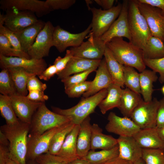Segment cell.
<instances>
[{
	"mask_svg": "<svg viewBox=\"0 0 164 164\" xmlns=\"http://www.w3.org/2000/svg\"><path fill=\"white\" fill-rule=\"evenodd\" d=\"M5 135L9 142V158L18 164H27V143L30 125L20 121L14 125L5 124L0 130Z\"/></svg>",
	"mask_w": 164,
	"mask_h": 164,
	"instance_id": "6da1fadb",
	"label": "cell"
},
{
	"mask_svg": "<svg viewBox=\"0 0 164 164\" xmlns=\"http://www.w3.org/2000/svg\"><path fill=\"white\" fill-rule=\"evenodd\" d=\"M116 60L122 65L134 68L140 73L145 69L142 50L122 37H115L106 43Z\"/></svg>",
	"mask_w": 164,
	"mask_h": 164,
	"instance_id": "7a4b0ae2",
	"label": "cell"
},
{
	"mask_svg": "<svg viewBox=\"0 0 164 164\" xmlns=\"http://www.w3.org/2000/svg\"><path fill=\"white\" fill-rule=\"evenodd\" d=\"M107 88L103 89L96 94L82 99L76 105L69 108L62 109L52 107L53 112L67 117L75 125H80L91 114L106 97Z\"/></svg>",
	"mask_w": 164,
	"mask_h": 164,
	"instance_id": "3957f363",
	"label": "cell"
},
{
	"mask_svg": "<svg viewBox=\"0 0 164 164\" xmlns=\"http://www.w3.org/2000/svg\"><path fill=\"white\" fill-rule=\"evenodd\" d=\"M128 21L131 36L129 42L142 50L152 35L136 0H128Z\"/></svg>",
	"mask_w": 164,
	"mask_h": 164,
	"instance_id": "277c9868",
	"label": "cell"
},
{
	"mask_svg": "<svg viewBox=\"0 0 164 164\" xmlns=\"http://www.w3.org/2000/svg\"><path fill=\"white\" fill-rule=\"evenodd\" d=\"M70 122L67 117L49 110L45 102H43L32 117L28 135H39L49 130Z\"/></svg>",
	"mask_w": 164,
	"mask_h": 164,
	"instance_id": "5b68a950",
	"label": "cell"
},
{
	"mask_svg": "<svg viewBox=\"0 0 164 164\" xmlns=\"http://www.w3.org/2000/svg\"><path fill=\"white\" fill-rule=\"evenodd\" d=\"M122 4L118 3L110 9L104 10L94 7L91 8L93 17L90 25L91 29L88 37L100 38L109 29L119 16Z\"/></svg>",
	"mask_w": 164,
	"mask_h": 164,
	"instance_id": "8992f818",
	"label": "cell"
},
{
	"mask_svg": "<svg viewBox=\"0 0 164 164\" xmlns=\"http://www.w3.org/2000/svg\"><path fill=\"white\" fill-rule=\"evenodd\" d=\"M159 101L155 98L149 102L143 100L135 108L130 118L140 129L156 127Z\"/></svg>",
	"mask_w": 164,
	"mask_h": 164,
	"instance_id": "52a82bcc",
	"label": "cell"
},
{
	"mask_svg": "<svg viewBox=\"0 0 164 164\" xmlns=\"http://www.w3.org/2000/svg\"><path fill=\"white\" fill-rule=\"evenodd\" d=\"M55 28L50 21L45 22L34 43L27 52L31 59H42L48 56L50 49L53 46Z\"/></svg>",
	"mask_w": 164,
	"mask_h": 164,
	"instance_id": "ba28073f",
	"label": "cell"
},
{
	"mask_svg": "<svg viewBox=\"0 0 164 164\" xmlns=\"http://www.w3.org/2000/svg\"><path fill=\"white\" fill-rule=\"evenodd\" d=\"M68 123L49 130L39 135H28L27 160L35 161L39 156L48 152L51 141L54 135Z\"/></svg>",
	"mask_w": 164,
	"mask_h": 164,
	"instance_id": "9c48e42d",
	"label": "cell"
},
{
	"mask_svg": "<svg viewBox=\"0 0 164 164\" xmlns=\"http://www.w3.org/2000/svg\"><path fill=\"white\" fill-rule=\"evenodd\" d=\"M139 10L144 17L152 36L164 42V15L160 9L136 0Z\"/></svg>",
	"mask_w": 164,
	"mask_h": 164,
	"instance_id": "30bf717a",
	"label": "cell"
},
{
	"mask_svg": "<svg viewBox=\"0 0 164 164\" xmlns=\"http://www.w3.org/2000/svg\"><path fill=\"white\" fill-rule=\"evenodd\" d=\"M90 24L85 30L79 33H72L57 26L55 27L53 35V46L60 52H64L68 47H78L83 42L90 32Z\"/></svg>",
	"mask_w": 164,
	"mask_h": 164,
	"instance_id": "8fae6325",
	"label": "cell"
},
{
	"mask_svg": "<svg viewBox=\"0 0 164 164\" xmlns=\"http://www.w3.org/2000/svg\"><path fill=\"white\" fill-rule=\"evenodd\" d=\"M0 67L2 69L19 67L30 73L38 76L47 68L43 59H28L18 57H6L0 55Z\"/></svg>",
	"mask_w": 164,
	"mask_h": 164,
	"instance_id": "7c38bea8",
	"label": "cell"
},
{
	"mask_svg": "<svg viewBox=\"0 0 164 164\" xmlns=\"http://www.w3.org/2000/svg\"><path fill=\"white\" fill-rule=\"evenodd\" d=\"M4 26L14 33L35 23L39 20L33 13L10 9L5 11Z\"/></svg>",
	"mask_w": 164,
	"mask_h": 164,
	"instance_id": "4fadbf2b",
	"label": "cell"
},
{
	"mask_svg": "<svg viewBox=\"0 0 164 164\" xmlns=\"http://www.w3.org/2000/svg\"><path fill=\"white\" fill-rule=\"evenodd\" d=\"M128 0H124L121 12L108 30L100 38L106 43L115 37H125L130 41L128 21Z\"/></svg>",
	"mask_w": 164,
	"mask_h": 164,
	"instance_id": "5bb4252c",
	"label": "cell"
},
{
	"mask_svg": "<svg viewBox=\"0 0 164 164\" xmlns=\"http://www.w3.org/2000/svg\"><path fill=\"white\" fill-rule=\"evenodd\" d=\"M16 115L21 122L30 125L32 117L42 102L33 101L17 94L10 97Z\"/></svg>",
	"mask_w": 164,
	"mask_h": 164,
	"instance_id": "9a60e30c",
	"label": "cell"
},
{
	"mask_svg": "<svg viewBox=\"0 0 164 164\" xmlns=\"http://www.w3.org/2000/svg\"><path fill=\"white\" fill-rule=\"evenodd\" d=\"M78 47H71L73 56L92 60H101L104 56L106 43L100 38L89 37Z\"/></svg>",
	"mask_w": 164,
	"mask_h": 164,
	"instance_id": "2e32d148",
	"label": "cell"
},
{
	"mask_svg": "<svg viewBox=\"0 0 164 164\" xmlns=\"http://www.w3.org/2000/svg\"><path fill=\"white\" fill-rule=\"evenodd\" d=\"M108 120L106 130L119 136H133L140 129L130 118L119 117L113 112L109 113Z\"/></svg>",
	"mask_w": 164,
	"mask_h": 164,
	"instance_id": "e0dca14e",
	"label": "cell"
},
{
	"mask_svg": "<svg viewBox=\"0 0 164 164\" xmlns=\"http://www.w3.org/2000/svg\"><path fill=\"white\" fill-rule=\"evenodd\" d=\"M0 4L1 9L5 11L10 9L28 11L39 17L51 11L46 6L45 1L38 0H1Z\"/></svg>",
	"mask_w": 164,
	"mask_h": 164,
	"instance_id": "ac0fdd59",
	"label": "cell"
},
{
	"mask_svg": "<svg viewBox=\"0 0 164 164\" xmlns=\"http://www.w3.org/2000/svg\"><path fill=\"white\" fill-rule=\"evenodd\" d=\"M117 140L119 157L133 163L142 159V149L133 136H119Z\"/></svg>",
	"mask_w": 164,
	"mask_h": 164,
	"instance_id": "d6986e66",
	"label": "cell"
},
{
	"mask_svg": "<svg viewBox=\"0 0 164 164\" xmlns=\"http://www.w3.org/2000/svg\"><path fill=\"white\" fill-rule=\"evenodd\" d=\"M97 68L95 77L91 81L89 90L83 95V97L92 96L101 90L107 88L113 83L104 58L101 60Z\"/></svg>",
	"mask_w": 164,
	"mask_h": 164,
	"instance_id": "ffe728a7",
	"label": "cell"
},
{
	"mask_svg": "<svg viewBox=\"0 0 164 164\" xmlns=\"http://www.w3.org/2000/svg\"><path fill=\"white\" fill-rule=\"evenodd\" d=\"M101 60H92L73 56L65 69L57 75L58 79L61 80L71 74L85 71L94 67L97 68Z\"/></svg>",
	"mask_w": 164,
	"mask_h": 164,
	"instance_id": "44dd1931",
	"label": "cell"
},
{
	"mask_svg": "<svg viewBox=\"0 0 164 164\" xmlns=\"http://www.w3.org/2000/svg\"><path fill=\"white\" fill-rule=\"evenodd\" d=\"M133 137L142 149L164 148V143L159 135L156 127L140 129Z\"/></svg>",
	"mask_w": 164,
	"mask_h": 164,
	"instance_id": "7402d4cb",
	"label": "cell"
},
{
	"mask_svg": "<svg viewBox=\"0 0 164 164\" xmlns=\"http://www.w3.org/2000/svg\"><path fill=\"white\" fill-rule=\"evenodd\" d=\"M102 129L97 124L91 126V150H108L118 145L117 138L102 133Z\"/></svg>",
	"mask_w": 164,
	"mask_h": 164,
	"instance_id": "603a6c76",
	"label": "cell"
},
{
	"mask_svg": "<svg viewBox=\"0 0 164 164\" xmlns=\"http://www.w3.org/2000/svg\"><path fill=\"white\" fill-rule=\"evenodd\" d=\"M89 116L79 125L77 139V153L79 158L84 157L91 149V126Z\"/></svg>",
	"mask_w": 164,
	"mask_h": 164,
	"instance_id": "cb8c5ba5",
	"label": "cell"
},
{
	"mask_svg": "<svg viewBox=\"0 0 164 164\" xmlns=\"http://www.w3.org/2000/svg\"><path fill=\"white\" fill-rule=\"evenodd\" d=\"M79 125H75L69 133L57 155L64 160L70 162L79 158L77 153V139Z\"/></svg>",
	"mask_w": 164,
	"mask_h": 164,
	"instance_id": "d4e9b609",
	"label": "cell"
},
{
	"mask_svg": "<svg viewBox=\"0 0 164 164\" xmlns=\"http://www.w3.org/2000/svg\"><path fill=\"white\" fill-rule=\"evenodd\" d=\"M45 23L42 21L39 20L35 23L15 33L20 42L23 51L27 53L44 27Z\"/></svg>",
	"mask_w": 164,
	"mask_h": 164,
	"instance_id": "484cf974",
	"label": "cell"
},
{
	"mask_svg": "<svg viewBox=\"0 0 164 164\" xmlns=\"http://www.w3.org/2000/svg\"><path fill=\"white\" fill-rule=\"evenodd\" d=\"M143 100L141 94L127 87L122 89L120 104L118 108L124 117L130 118L133 111Z\"/></svg>",
	"mask_w": 164,
	"mask_h": 164,
	"instance_id": "4316f807",
	"label": "cell"
},
{
	"mask_svg": "<svg viewBox=\"0 0 164 164\" xmlns=\"http://www.w3.org/2000/svg\"><path fill=\"white\" fill-rule=\"evenodd\" d=\"M107 68L111 77L113 83L121 88L124 87L123 65L120 63L115 58L111 51L106 46L104 54Z\"/></svg>",
	"mask_w": 164,
	"mask_h": 164,
	"instance_id": "83f0119b",
	"label": "cell"
},
{
	"mask_svg": "<svg viewBox=\"0 0 164 164\" xmlns=\"http://www.w3.org/2000/svg\"><path fill=\"white\" fill-rule=\"evenodd\" d=\"M108 93L105 97L99 104L98 106L103 114L108 111L119 106L122 89L114 83L107 88Z\"/></svg>",
	"mask_w": 164,
	"mask_h": 164,
	"instance_id": "f1b7e54d",
	"label": "cell"
},
{
	"mask_svg": "<svg viewBox=\"0 0 164 164\" xmlns=\"http://www.w3.org/2000/svg\"><path fill=\"white\" fill-rule=\"evenodd\" d=\"M139 73L140 94L144 101L150 102L152 99L153 84L156 81L158 77L155 72L148 69H145Z\"/></svg>",
	"mask_w": 164,
	"mask_h": 164,
	"instance_id": "f546056e",
	"label": "cell"
},
{
	"mask_svg": "<svg viewBox=\"0 0 164 164\" xmlns=\"http://www.w3.org/2000/svg\"><path fill=\"white\" fill-rule=\"evenodd\" d=\"M7 69L11 74L17 93L26 96L28 94L27 89L28 81L32 77L36 75L29 73L19 67H11Z\"/></svg>",
	"mask_w": 164,
	"mask_h": 164,
	"instance_id": "4dcf8cb0",
	"label": "cell"
},
{
	"mask_svg": "<svg viewBox=\"0 0 164 164\" xmlns=\"http://www.w3.org/2000/svg\"><path fill=\"white\" fill-rule=\"evenodd\" d=\"M118 145L113 148L98 151L91 150L87 155L83 158L89 164H103L119 156Z\"/></svg>",
	"mask_w": 164,
	"mask_h": 164,
	"instance_id": "1f68e13d",
	"label": "cell"
},
{
	"mask_svg": "<svg viewBox=\"0 0 164 164\" xmlns=\"http://www.w3.org/2000/svg\"><path fill=\"white\" fill-rule=\"evenodd\" d=\"M143 58L155 59L164 57L163 42L152 36L148 39L142 50Z\"/></svg>",
	"mask_w": 164,
	"mask_h": 164,
	"instance_id": "d6a6232c",
	"label": "cell"
},
{
	"mask_svg": "<svg viewBox=\"0 0 164 164\" xmlns=\"http://www.w3.org/2000/svg\"><path fill=\"white\" fill-rule=\"evenodd\" d=\"M0 111L5 119L6 124L14 125L19 124L20 121L14 111L9 97L0 94Z\"/></svg>",
	"mask_w": 164,
	"mask_h": 164,
	"instance_id": "836d02e7",
	"label": "cell"
},
{
	"mask_svg": "<svg viewBox=\"0 0 164 164\" xmlns=\"http://www.w3.org/2000/svg\"><path fill=\"white\" fill-rule=\"evenodd\" d=\"M75 125L70 122L54 135L51 141L48 152L54 155H57L67 136Z\"/></svg>",
	"mask_w": 164,
	"mask_h": 164,
	"instance_id": "e575fe53",
	"label": "cell"
},
{
	"mask_svg": "<svg viewBox=\"0 0 164 164\" xmlns=\"http://www.w3.org/2000/svg\"><path fill=\"white\" fill-rule=\"evenodd\" d=\"M124 85L138 94L141 93L140 73L133 67L123 65Z\"/></svg>",
	"mask_w": 164,
	"mask_h": 164,
	"instance_id": "d590c367",
	"label": "cell"
},
{
	"mask_svg": "<svg viewBox=\"0 0 164 164\" xmlns=\"http://www.w3.org/2000/svg\"><path fill=\"white\" fill-rule=\"evenodd\" d=\"M0 93L2 95L9 97L18 94L7 68L2 69L0 72Z\"/></svg>",
	"mask_w": 164,
	"mask_h": 164,
	"instance_id": "8d00e7d4",
	"label": "cell"
},
{
	"mask_svg": "<svg viewBox=\"0 0 164 164\" xmlns=\"http://www.w3.org/2000/svg\"><path fill=\"white\" fill-rule=\"evenodd\" d=\"M142 159L144 164H164V151L161 149H142Z\"/></svg>",
	"mask_w": 164,
	"mask_h": 164,
	"instance_id": "74e56055",
	"label": "cell"
},
{
	"mask_svg": "<svg viewBox=\"0 0 164 164\" xmlns=\"http://www.w3.org/2000/svg\"><path fill=\"white\" fill-rule=\"evenodd\" d=\"M0 55L6 57L31 59L27 53L20 52L15 49L7 37L1 33H0Z\"/></svg>",
	"mask_w": 164,
	"mask_h": 164,
	"instance_id": "f35d334b",
	"label": "cell"
},
{
	"mask_svg": "<svg viewBox=\"0 0 164 164\" xmlns=\"http://www.w3.org/2000/svg\"><path fill=\"white\" fill-rule=\"evenodd\" d=\"M97 67H94L88 70L74 74L72 76H69L61 79L64 86L65 90L75 84L85 81L89 75L96 70Z\"/></svg>",
	"mask_w": 164,
	"mask_h": 164,
	"instance_id": "ab89813d",
	"label": "cell"
},
{
	"mask_svg": "<svg viewBox=\"0 0 164 164\" xmlns=\"http://www.w3.org/2000/svg\"><path fill=\"white\" fill-rule=\"evenodd\" d=\"M143 60L146 66L159 73V82L164 83V57L155 59L143 58Z\"/></svg>",
	"mask_w": 164,
	"mask_h": 164,
	"instance_id": "60d3db41",
	"label": "cell"
},
{
	"mask_svg": "<svg viewBox=\"0 0 164 164\" xmlns=\"http://www.w3.org/2000/svg\"><path fill=\"white\" fill-rule=\"evenodd\" d=\"M91 81H85L74 85L65 90V93L70 97H80L88 91L90 87Z\"/></svg>",
	"mask_w": 164,
	"mask_h": 164,
	"instance_id": "b9f144b4",
	"label": "cell"
},
{
	"mask_svg": "<svg viewBox=\"0 0 164 164\" xmlns=\"http://www.w3.org/2000/svg\"><path fill=\"white\" fill-rule=\"evenodd\" d=\"M76 2L75 0H46L45 2L46 6L52 11L67 9L74 5Z\"/></svg>",
	"mask_w": 164,
	"mask_h": 164,
	"instance_id": "7bdbcfd3",
	"label": "cell"
},
{
	"mask_svg": "<svg viewBox=\"0 0 164 164\" xmlns=\"http://www.w3.org/2000/svg\"><path fill=\"white\" fill-rule=\"evenodd\" d=\"M35 161L38 164H68L69 163L60 157L49 152L40 155Z\"/></svg>",
	"mask_w": 164,
	"mask_h": 164,
	"instance_id": "ee69618b",
	"label": "cell"
},
{
	"mask_svg": "<svg viewBox=\"0 0 164 164\" xmlns=\"http://www.w3.org/2000/svg\"><path fill=\"white\" fill-rule=\"evenodd\" d=\"M0 33L3 34L7 37L15 49L20 52L25 53L22 51L20 42L14 33L4 25H1Z\"/></svg>",
	"mask_w": 164,
	"mask_h": 164,
	"instance_id": "f6af8a7d",
	"label": "cell"
},
{
	"mask_svg": "<svg viewBox=\"0 0 164 164\" xmlns=\"http://www.w3.org/2000/svg\"><path fill=\"white\" fill-rule=\"evenodd\" d=\"M73 56L72 51L70 49L66 50V54L63 57L59 56L56 59L53 64L57 70V75L65 69L69 61Z\"/></svg>",
	"mask_w": 164,
	"mask_h": 164,
	"instance_id": "bcb514c9",
	"label": "cell"
},
{
	"mask_svg": "<svg viewBox=\"0 0 164 164\" xmlns=\"http://www.w3.org/2000/svg\"><path fill=\"white\" fill-rule=\"evenodd\" d=\"M36 76H32L29 80L27 85V89L28 92L32 91H44L46 89L47 85L46 84L42 83Z\"/></svg>",
	"mask_w": 164,
	"mask_h": 164,
	"instance_id": "7dc6e473",
	"label": "cell"
},
{
	"mask_svg": "<svg viewBox=\"0 0 164 164\" xmlns=\"http://www.w3.org/2000/svg\"><path fill=\"white\" fill-rule=\"evenodd\" d=\"M26 97L31 100L42 102H45L49 98L48 96L44 94V91H29Z\"/></svg>",
	"mask_w": 164,
	"mask_h": 164,
	"instance_id": "c3c4849f",
	"label": "cell"
},
{
	"mask_svg": "<svg viewBox=\"0 0 164 164\" xmlns=\"http://www.w3.org/2000/svg\"><path fill=\"white\" fill-rule=\"evenodd\" d=\"M164 126V97L159 101V104L157 112V128Z\"/></svg>",
	"mask_w": 164,
	"mask_h": 164,
	"instance_id": "681fc988",
	"label": "cell"
},
{
	"mask_svg": "<svg viewBox=\"0 0 164 164\" xmlns=\"http://www.w3.org/2000/svg\"><path fill=\"white\" fill-rule=\"evenodd\" d=\"M57 71L54 65H50L38 77L41 80L48 81L55 74H57Z\"/></svg>",
	"mask_w": 164,
	"mask_h": 164,
	"instance_id": "f907efd6",
	"label": "cell"
},
{
	"mask_svg": "<svg viewBox=\"0 0 164 164\" xmlns=\"http://www.w3.org/2000/svg\"><path fill=\"white\" fill-rule=\"evenodd\" d=\"M140 3L146 4L158 8L164 15V0H138Z\"/></svg>",
	"mask_w": 164,
	"mask_h": 164,
	"instance_id": "816d5d0a",
	"label": "cell"
},
{
	"mask_svg": "<svg viewBox=\"0 0 164 164\" xmlns=\"http://www.w3.org/2000/svg\"><path fill=\"white\" fill-rule=\"evenodd\" d=\"M9 155V147L0 145V164H5Z\"/></svg>",
	"mask_w": 164,
	"mask_h": 164,
	"instance_id": "f5cc1de1",
	"label": "cell"
},
{
	"mask_svg": "<svg viewBox=\"0 0 164 164\" xmlns=\"http://www.w3.org/2000/svg\"><path fill=\"white\" fill-rule=\"evenodd\" d=\"M94 1L104 10L110 9L114 6V0H94Z\"/></svg>",
	"mask_w": 164,
	"mask_h": 164,
	"instance_id": "db71d44e",
	"label": "cell"
},
{
	"mask_svg": "<svg viewBox=\"0 0 164 164\" xmlns=\"http://www.w3.org/2000/svg\"><path fill=\"white\" fill-rule=\"evenodd\" d=\"M103 164H134V163L123 159L118 156Z\"/></svg>",
	"mask_w": 164,
	"mask_h": 164,
	"instance_id": "11a10c76",
	"label": "cell"
},
{
	"mask_svg": "<svg viewBox=\"0 0 164 164\" xmlns=\"http://www.w3.org/2000/svg\"><path fill=\"white\" fill-rule=\"evenodd\" d=\"M0 145L8 147L9 145V142L7 138L1 130H0Z\"/></svg>",
	"mask_w": 164,
	"mask_h": 164,
	"instance_id": "9f6ffc18",
	"label": "cell"
},
{
	"mask_svg": "<svg viewBox=\"0 0 164 164\" xmlns=\"http://www.w3.org/2000/svg\"><path fill=\"white\" fill-rule=\"evenodd\" d=\"M68 164H89L83 158H77L68 163Z\"/></svg>",
	"mask_w": 164,
	"mask_h": 164,
	"instance_id": "6f0895ef",
	"label": "cell"
},
{
	"mask_svg": "<svg viewBox=\"0 0 164 164\" xmlns=\"http://www.w3.org/2000/svg\"><path fill=\"white\" fill-rule=\"evenodd\" d=\"M157 128L158 134L162 141L164 143V126Z\"/></svg>",
	"mask_w": 164,
	"mask_h": 164,
	"instance_id": "680465c9",
	"label": "cell"
},
{
	"mask_svg": "<svg viewBox=\"0 0 164 164\" xmlns=\"http://www.w3.org/2000/svg\"><path fill=\"white\" fill-rule=\"evenodd\" d=\"M5 164H18L16 162L9 158Z\"/></svg>",
	"mask_w": 164,
	"mask_h": 164,
	"instance_id": "91938a15",
	"label": "cell"
},
{
	"mask_svg": "<svg viewBox=\"0 0 164 164\" xmlns=\"http://www.w3.org/2000/svg\"><path fill=\"white\" fill-rule=\"evenodd\" d=\"M85 1L88 9L90 10L91 8L89 7V5L92 3V1L91 0H85Z\"/></svg>",
	"mask_w": 164,
	"mask_h": 164,
	"instance_id": "94428289",
	"label": "cell"
},
{
	"mask_svg": "<svg viewBox=\"0 0 164 164\" xmlns=\"http://www.w3.org/2000/svg\"><path fill=\"white\" fill-rule=\"evenodd\" d=\"M134 164H144V163L142 159L136 162Z\"/></svg>",
	"mask_w": 164,
	"mask_h": 164,
	"instance_id": "6125c7cd",
	"label": "cell"
},
{
	"mask_svg": "<svg viewBox=\"0 0 164 164\" xmlns=\"http://www.w3.org/2000/svg\"><path fill=\"white\" fill-rule=\"evenodd\" d=\"M27 164H38L35 160V161L29 160L28 163H27Z\"/></svg>",
	"mask_w": 164,
	"mask_h": 164,
	"instance_id": "be15d7a7",
	"label": "cell"
},
{
	"mask_svg": "<svg viewBox=\"0 0 164 164\" xmlns=\"http://www.w3.org/2000/svg\"><path fill=\"white\" fill-rule=\"evenodd\" d=\"M161 91L163 94H164V85L161 88Z\"/></svg>",
	"mask_w": 164,
	"mask_h": 164,
	"instance_id": "e7e4bbea",
	"label": "cell"
},
{
	"mask_svg": "<svg viewBox=\"0 0 164 164\" xmlns=\"http://www.w3.org/2000/svg\"><path fill=\"white\" fill-rule=\"evenodd\" d=\"M163 150L164 151V148H163Z\"/></svg>",
	"mask_w": 164,
	"mask_h": 164,
	"instance_id": "03108f58",
	"label": "cell"
},
{
	"mask_svg": "<svg viewBox=\"0 0 164 164\" xmlns=\"http://www.w3.org/2000/svg\"><path fill=\"white\" fill-rule=\"evenodd\" d=\"M163 43H164V42H163Z\"/></svg>",
	"mask_w": 164,
	"mask_h": 164,
	"instance_id": "003e7915",
	"label": "cell"
}]
</instances>
